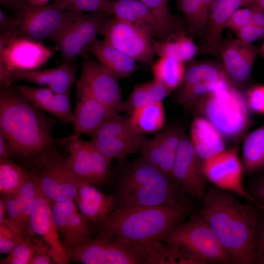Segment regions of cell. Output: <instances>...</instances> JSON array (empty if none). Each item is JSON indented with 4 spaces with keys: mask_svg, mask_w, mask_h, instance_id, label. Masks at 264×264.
Instances as JSON below:
<instances>
[{
    "mask_svg": "<svg viewBox=\"0 0 264 264\" xmlns=\"http://www.w3.org/2000/svg\"><path fill=\"white\" fill-rule=\"evenodd\" d=\"M91 140L107 157L124 162L140 151L144 137L132 127L130 116L113 113L92 135Z\"/></svg>",
    "mask_w": 264,
    "mask_h": 264,
    "instance_id": "8fae6325",
    "label": "cell"
},
{
    "mask_svg": "<svg viewBox=\"0 0 264 264\" xmlns=\"http://www.w3.org/2000/svg\"><path fill=\"white\" fill-rule=\"evenodd\" d=\"M4 200L7 219L9 222L24 234L22 228V212L20 198L16 192L5 196Z\"/></svg>",
    "mask_w": 264,
    "mask_h": 264,
    "instance_id": "f6af8a7d",
    "label": "cell"
},
{
    "mask_svg": "<svg viewBox=\"0 0 264 264\" xmlns=\"http://www.w3.org/2000/svg\"><path fill=\"white\" fill-rule=\"evenodd\" d=\"M50 0H27L28 2L33 4L42 5L48 3Z\"/></svg>",
    "mask_w": 264,
    "mask_h": 264,
    "instance_id": "91938a15",
    "label": "cell"
},
{
    "mask_svg": "<svg viewBox=\"0 0 264 264\" xmlns=\"http://www.w3.org/2000/svg\"><path fill=\"white\" fill-rule=\"evenodd\" d=\"M39 170L33 173L41 191L51 203L74 199L82 179L63 159L50 152L36 160Z\"/></svg>",
    "mask_w": 264,
    "mask_h": 264,
    "instance_id": "5bb4252c",
    "label": "cell"
},
{
    "mask_svg": "<svg viewBox=\"0 0 264 264\" xmlns=\"http://www.w3.org/2000/svg\"><path fill=\"white\" fill-rule=\"evenodd\" d=\"M201 81L210 84L230 82L223 66L212 61L198 62Z\"/></svg>",
    "mask_w": 264,
    "mask_h": 264,
    "instance_id": "ee69618b",
    "label": "cell"
},
{
    "mask_svg": "<svg viewBox=\"0 0 264 264\" xmlns=\"http://www.w3.org/2000/svg\"><path fill=\"white\" fill-rule=\"evenodd\" d=\"M202 162L183 132L172 175L184 194L198 199H203L207 190Z\"/></svg>",
    "mask_w": 264,
    "mask_h": 264,
    "instance_id": "ac0fdd59",
    "label": "cell"
},
{
    "mask_svg": "<svg viewBox=\"0 0 264 264\" xmlns=\"http://www.w3.org/2000/svg\"><path fill=\"white\" fill-rule=\"evenodd\" d=\"M183 133L179 128H174L158 132L152 138L144 137L140 151L141 156L164 173L172 175Z\"/></svg>",
    "mask_w": 264,
    "mask_h": 264,
    "instance_id": "7402d4cb",
    "label": "cell"
},
{
    "mask_svg": "<svg viewBox=\"0 0 264 264\" xmlns=\"http://www.w3.org/2000/svg\"><path fill=\"white\" fill-rule=\"evenodd\" d=\"M175 1L176 2V3H177L179 1V0H175Z\"/></svg>",
    "mask_w": 264,
    "mask_h": 264,
    "instance_id": "be15d7a7",
    "label": "cell"
},
{
    "mask_svg": "<svg viewBox=\"0 0 264 264\" xmlns=\"http://www.w3.org/2000/svg\"><path fill=\"white\" fill-rule=\"evenodd\" d=\"M77 69L74 62H65L46 69L15 71L8 75L5 86H11L14 81H24L49 88L56 93H70Z\"/></svg>",
    "mask_w": 264,
    "mask_h": 264,
    "instance_id": "ffe728a7",
    "label": "cell"
},
{
    "mask_svg": "<svg viewBox=\"0 0 264 264\" xmlns=\"http://www.w3.org/2000/svg\"><path fill=\"white\" fill-rule=\"evenodd\" d=\"M154 50L159 57H166L185 63L197 55L198 48L192 36L184 30L173 33L154 43Z\"/></svg>",
    "mask_w": 264,
    "mask_h": 264,
    "instance_id": "f1b7e54d",
    "label": "cell"
},
{
    "mask_svg": "<svg viewBox=\"0 0 264 264\" xmlns=\"http://www.w3.org/2000/svg\"><path fill=\"white\" fill-rule=\"evenodd\" d=\"M16 88L21 94L34 106L44 111L50 113L56 92L46 87L23 85L17 86Z\"/></svg>",
    "mask_w": 264,
    "mask_h": 264,
    "instance_id": "74e56055",
    "label": "cell"
},
{
    "mask_svg": "<svg viewBox=\"0 0 264 264\" xmlns=\"http://www.w3.org/2000/svg\"><path fill=\"white\" fill-rule=\"evenodd\" d=\"M15 18H13L0 9V35L14 34Z\"/></svg>",
    "mask_w": 264,
    "mask_h": 264,
    "instance_id": "816d5d0a",
    "label": "cell"
},
{
    "mask_svg": "<svg viewBox=\"0 0 264 264\" xmlns=\"http://www.w3.org/2000/svg\"><path fill=\"white\" fill-rule=\"evenodd\" d=\"M254 4L264 12V0H254Z\"/></svg>",
    "mask_w": 264,
    "mask_h": 264,
    "instance_id": "94428289",
    "label": "cell"
},
{
    "mask_svg": "<svg viewBox=\"0 0 264 264\" xmlns=\"http://www.w3.org/2000/svg\"><path fill=\"white\" fill-rule=\"evenodd\" d=\"M102 35L105 42L138 63L147 66L154 63V37L142 26L111 16Z\"/></svg>",
    "mask_w": 264,
    "mask_h": 264,
    "instance_id": "30bf717a",
    "label": "cell"
},
{
    "mask_svg": "<svg viewBox=\"0 0 264 264\" xmlns=\"http://www.w3.org/2000/svg\"><path fill=\"white\" fill-rule=\"evenodd\" d=\"M216 0H179L178 10L184 15L187 32L192 37L205 30L211 7Z\"/></svg>",
    "mask_w": 264,
    "mask_h": 264,
    "instance_id": "4dcf8cb0",
    "label": "cell"
},
{
    "mask_svg": "<svg viewBox=\"0 0 264 264\" xmlns=\"http://www.w3.org/2000/svg\"><path fill=\"white\" fill-rule=\"evenodd\" d=\"M172 175L157 168L141 156L122 176L117 191L119 207L163 204L190 206Z\"/></svg>",
    "mask_w": 264,
    "mask_h": 264,
    "instance_id": "277c9868",
    "label": "cell"
},
{
    "mask_svg": "<svg viewBox=\"0 0 264 264\" xmlns=\"http://www.w3.org/2000/svg\"><path fill=\"white\" fill-rule=\"evenodd\" d=\"M184 63L161 57L152 65L154 79L170 92L182 84L186 73Z\"/></svg>",
    "mask_w": 264,
    "mask_h": 264,
    "instance_id": "d6a6232c",
    "label": "cell"
},
{
    "mask_svg": "<svg viewBox=\"0 0 264 264\" xmlns=\"http://www.w3.org/2000/svg\"><path fill=\"white\" fill-rule=\"evenodd\" d=\"M254 3V0H216L204 30L203 50L212 55L220 54L222 33L232 15L237 9Z\"/></svg>",
    "mask_w": 264,
    "mask_h": 264,
    "instance_id": "603a6c76",
    "label": "cell"
},
{
    "mask_svg": "<svg viewBox=\"0 0 264 264\" xmlns=\"http://www.w3.org/2000/svg\"><path fill=\"white\" fill-rule=\"evenodd\" d=\"M112 0H54L65 10L72 12L103 13L110 15Z\"/></svg>",
    "mask_w": 264,
    "mask_h": 264,
    "instance_id": "8d00e7d4",
    "label": "cell"
},
{
    "mask_svg": "<svg viewBox=\"0 0 264 264\" xmlns=\"http://www.w3.org/2000/svg\"><path fill=\"white\" fill-rule=\"evenodd\" d=\"M237 38L246 44H253L264 38V27L254 23L249 24L235 32Z\"/></svg>",
    "mask_w": 264,
    "mask_h": 264,
    "instance_id": "c3c4849f",
    "label": "cell"
},
{
    "mask_svg": "<svg viewBox=\"0 0 264 264\" xmlns=\"http://www.w3.org/2000/svg\"><path fill=\"white\" fill-rule=\"evenodd\" d=\"M51 203L53 219L66 249L92 238L94 224L80 213L74 199Z\"/></svg>",
    "mask_w": 264,
    "mask_h": 264,
    "instance_id": "d6986e66",
    "label": "cell"
},
{
    "mask_svg": "<svg viewBox=\"0 0 264 264\" xmlns=\"http://www.w3.org/2000/svg\"><path fill=\"white\" fill-rule=\"evenodd\" d=\"M161 241L178 252L185 264H234L199 213L174 227Z\"/></svg>",
    "mask_w": 264,
    "mask_h": 264,
    "instance_id": "5b68a950",
    "label": "cell"
},
{
    "mask_svg": "<svg viewBox=\"0 0 264 264\" xmlns=\"http://www.w3.org/2000/svg\"><path fill=\"white\" fill-rule=\"evenodd\" d=\"M259 52L257 46L245 44L238 38L223 41L220 54L231 82L242 85L248 80Z\"/></svg>",
    "mask_w": 264,
    "mask_h": 264,
    "instance_id": "44dd1931",
    "label": "cell"
},
{
    "mask_svg": "<svg viewBox=\"0 0 264 264\" xmlns=\"http://www.w3.org/2000/svg\"><path fill=\"white\" fill-rule=\"evenodd\" d=\"M22 212V228L24 234L29 223V218L36 201V187L32 173H29L25 181L17 191Z\"/></svg>",
    "mask_w": 264,
    "mask_h": 264,
    "instance_id": "f35d334b",
    "label": "cell"
},
{
    "mask_svg": "<svg viewBox=\"0 0 264 264\" xmlns=\"http://www.w3.org/2000/svg\"><path fill=\"white\" fill-rule=\"evenodd\" d=\"M247 191L257 202L258 207L264 212V176L254 181Z\"/></svg>",
    "mask_w": 264,
    "mask_h": 264,
    "instance_id": "681fc988",
    "label": "cell"
},
{
    "mask_svg": "<svg viewBox=\"0 0 264 264\" xmlns=\"http://www.w3.org/2000/svg\"><path fill=\"white\" fill-rule=\"evenodd\" d=\"M218 83L210 84L200 81L189 88L181 89L178 96V101L185 106L195 105L199 101L213 91Z\"/></svg>",
    "mask_w": 264,
    "mask_h": 264,
    "instance_id": "60d3db41",
    "label": "cell"
},
{
    "mask_svg": "<svg viewBox=\"0 0 264 264\" xmlns=\"http://www.w3.org/2000/svg\"><path fill=\"white\" fill-rule=\"evenodd\" d=\"M113 113L106 106L90 96H77L73 113L75 133L91 136Z\"/></svg>",
    "mask_w": 264,
    "mask_h": 264,
    "instance_id": "484cf974",
    "label": "cell"
},
{
    "mask_svg": "<svg viewBox=\"0 0 264 264\" xmlns=\"http://www.w3.org/2000/svg\"><path fill=\"white\" fill-rule=\"evenodd\" d=\"M24 238V234L12 226L8 220L0 224V254H8Z\"/></svg>",
    "mask_w": 264,
    "mask_h": 264,
    "instance_id": "b9f144b4",
    "label": "cell"
},
{
    "mask_svg": "<svg viewBox=\"0 0 264 264\" xmlns=\"http://www.w3.org/2000/svg\"><path fill=\"white\" fill-rule=\"evenodd\" d=\"M29 173L9 160H0V192L4 196L17 192Z\"/></svg>",
    "mask_w": 264,
    "mask_h": 264,
    "instance_id": "e575fe53",
    "label": "cell"
},
{
    "mask_svg": "<svg viewBox=\"0 0 264 264\" xmlns=\"http://www.w3.org/2000/svg\"><path fill=\"white\" fill-rule=\"evenodd\" d=\"M246 102L252 111L264 113V85L252 87L247 94Z\"/></svg>",
    "mask_w": 264,
    "mask_h": 264,
    "instance_id": "7dc6e473",
    "label": "cell"
},
{
    "mask_svg": "<svg viewBox=\"0 0 264 264\" xmlns=\"http://www.w3.org/2000/svg\"><path fill=\"white\" fill-rule=\"evenodd\" d=\"M110 15L137 24L148 30L158 40L172 34L142 2L138 0H112Z\"/></svg>",
    "mask_w": 264,
    "mask_h": 264,
    "instance_id": "d4e9b609",
    "label": "cell"
},
{
    "mask_svg": "<svg viewBox=\"0 0 264 264\" xmlns=\"http://www.w3.org/2000/svg\"><path fill=\"white\" fill-rule=\"evenodd\" d=\"M253 17V23L264 27V12L256 5Z\"/></svg>",
    "mask_w": 264,
    "mask_h": 264,
    "instance_id": "9f6ffc18",
    "label": "cell"
},
{
    "mask_svg": "<svg viewBox=\"0 0 264 264\" xmlns=\"http://www.w3.org/2000/svg\"><path fill=\"white\" fill-rule=\"evenodd\" d=\"M195 105L226 138L238 139L250 126L246 98L230 82L220 83L216 89Z\"/></svg>",
    "mask_w": 264,
    "mask_h": 264,
    "instance_id": "8992f818",
    "label": "cell"
},
{
    "mask_svg": "<svg viewBox=\"0 0 264 264\" xmlns=\"http://www.w3.org/2000/svg\"><path fill=\"white\" fill-rule=\"evenodd\" d=\"M69 154L65 159L71 171L79 178L99 187L111 176L110 161L90 140L81 139L75 133L66 140Z\"/></svg>",
    "mask_w": 264,
    "mask_h": 264,
    "instance_id": "4fadbf2b",
    "label": "cell"
},
{
    "mask_svg": "<svg viewBox=\"0 0 264 264\" xmlns=\"http://www.w3.org/2000/svg\"><path fill=\"white\" fill-rule=\"evenodd\" d=\"M255 8L256 5L254 4L237 9L230 18L225 28H228L235 32L252 23Z\"/></svg>",
    "mask_w": 264,
    "mask_h": 264,
    "instance_id": "bcb514c9",
    "label": "cell"
},
{
    "mask_svg": "<svg viewBox=\"0 0 264 264\" xmlns=\"http://www.w3.org/2000/svg\"><path fill=\"white\" fill-rule=\"evenodd\" d=\"M55 50L42 42L13 35L0 47V84H5L7 76L18 70L39 69L54 55Z\"/></svg>",
    "mask_w": 264,
    "mask_h": 264,
    "instance_id": "2e32d148",
    "label": "cell"
},
{
    "mask_svg": "<svg viewBox=\"0 0 264 264\" xmlns=\"http://www.w3.org/2000/svg\"><path fill=\"white\" fill-rule=\"evenodd\" d=\"M74 199L80 213L91 222L99 225L112 212L116 197L104 193L81 179Z\"/></svg>",
    "mask_w": 264,
    "mask_h": 264,
    "instance_id": "cb8c5ba5",
    "label": "cell"
},
{
    "mask_svg": "<svg viewBox=\"0 0 264 264\" xmlns=\"http://www.w3.org/2000/svg\"><path fill=\"white\" fill-rule=\"evenodd\" d=\"M82 67L77 82V96H90L103 104L114 113L125 111V101L119 79L85 51L81 56Z\"/></svg>",
    "mask_w": 264,
    "mask_h": 264,
    "instance_id": "9c48e42d",
    "label": "cell"
},
{
    "mask_svg": "<svg viewBox=\"0 0 264 264\" xmlns=\"http://www.w3.org/2000/svg\"><path fill=\"white\" fill-rule=\"evenodd\" d=\"M54 262L49 255L40 247L35 251L29 264H51Z\"/></svg>",
    "mask_w": 264,
    "mask_h": 264,
    "instance_id": "f5cc1de1",
    "label": "cell"
},
{
    "mask_svg": "<svg viewBox=\"0 0 264 264\" xmlns=\"http://www.w3.org/2000/svg\"><path fill=\"white\" fill-rule=\"evenodd\" d=\"M7 220L6 206L3 198L0 199V224Z\"/></svg>",
    "mask_w": 264,
    "mask_h": 264,
    "instance_id": "6f0895ef",
    "label": "cell"
},
{
    "mask_svg": "<svg viewBox=\"0 0 264 264\" xmlns=\"http://www.w3.org/2000/svg\"><path fill=\"white\" fill-rule=\"evenodd\" d=\"M75 14L54 2L36 5L28 2L16 14L14 35L55 43Z\"/></svg>",
    "mask_w": 264,
    "mask_h": 264,
    "instance_id": "ba28073f",
    "label": "cell"
},
{
    "mask_svg": "<svg viewBox=\"0 0 264 264\" xmlns=\"http://www.w3.org/2000/svg\"><path fill=\"white\" fill-rule=\"evenodd\" d=\"M199 213L207 222L234 264H253L259 215L257 206L242 202L217 187L207 189Z\"/></svg>",
    "mask_w": 264,
    "mask_h": 264,
    "instance_id": "7a4b0ae2",
    "label": "cell"
},
{
    "mask_svg": "<svg viewBox=\"0 0 264 264\" xmlns=\"http://www.w3.org/2000/svg\"><path fill=\"white\" fill-rule=\"evenodd\" d=\"M70 93H56L50 114L64 124L73 123Z\"/></svg>",
    "mask_w": 264,
    "mask_h": 264,
    "instance_id": "7bdbcfd3",
    "label": "cell"
},
{
    "mask_svg": "<svg viewBox=\"0 0 264 264\" xmlns=\"http://www.w3.org/2000/svg\"><path fill=\"white\" fill-rule=\"evenodd\" d=\"M254 264H264V255L255 254Z\"/></svg>",
    "mask_w": 264,
    "mask_h": 264,
    "instance_id": "680465c9",
    "label": "cell"
},
{
    "mask_svg": "<svg viewBox=\"0 0 264 264\" xmlns=\"http://www.w3.org/2000/svg\"><path fill=\"white\" fill-rule=\"evenodd\" d=\"M39 247L33 241L24 235V239L8 254L1 264H29L35 251Z\"/></svg>",
    "mask_w": 264,
    "mask_h": 264,
    "instance_id": "ab89813d",
    "label": "cell"
},
{
    "mask_svg": "<svg viewBox=\"0 0 264 264\" xmlns=\"http://www.w3.org/2000/svg\"><path fill=\"white\" fill-rule=\"evenodd\" d=\"M27 2V0H0L1 6L12 11L15 14Z\"/></svg>",
    "mask_w": 264,
    "mask_h": 264,
    "instance_id": "db71d44e",
    "label": "cell"
},
{
    "mask_svg": "<svg viewBox=\"0 0 264 264\" xmlns=\"http://www.w3.org/2000/svg\"><path fill=\"white\" fill-rule=\"evenodd\" d=\"M130 121L140 133H158L163 128L165 114L163 102L142 106L131 111Z\"/></svg>",
    "mask_w": 264,
    "mask_h": 264,
    "instance_id": "f546056e",
    "label": "cell"
},
{
    "mask_svg": "<svg viewBox=\"0 0 264 264\" xmlns=\"http://www.w3.org/2000/svg\"><path fill=\"white\" fill-rule=\"evenodd\" d=\"M110 16L103 13L75 12L73 20L54 43L63 63L74 62L81 56L98 35L102 34Z\"/></svg>",
    "mask_w": 264,
    "mask_h": 264,
    "instance_id": "9a60e30c",
    "label": "cell"
},
{
    "mask_svg": "<svg viewBox=\"0 0 264 264\" xmlns=\"http://www.w3.org/2000/svg\"><path fill=\"white\" fill-rule=\"evenodd\" d=\"M191 213V206L185 205L118 207L99 225L120 241L149 253L156 264H165L167 246L162 239Z\"/></svg>",
    "mask_w": 264,
    "mask_h": 264,
    "instance_id": "6da1fadb",
    "label": "cell"
},
{
    "mask_svg": "<svg viewBox=\"0 0 264 264\" xmlns=\"http://www.w3.org/2000/svg\"><path fill=\"white\" fill-rule=\"evenodd\" d=\"M11 86L0 88V133L10 153L37 159L52 151L54 121Z\"/></svg>",
    "mask_w": 264,
    "mask_h": 264,
    "instance_id": "3957f363",
    "label": "cell"
},
{
    "mask_svg": "<svg viewBox=\"0 0 264 264\" xmlns=\"http://www.w3.org/2000/svg\"><path fill=\"white\" fill-rule=\"evenodd\" d=\"M259 51L262 56L264 57V42L262 44L260 48L259 49Z\"/></svg>",
    "mask_w": 264,
    "mask_h": 264,
    "instance_id": "6125c7cd",
    "label": "cell"
},
{
    "mask_svg": "<svg viewBox=\"0 0 264 264\" xmlns=\"http://www.w3.org/2000/svg\"><path fill=\"white\" fill-rule=\"evenodd\" d=\"M10 153L8 144L4 136L0 133V160H9Z\"/></svg>",
    "mask_w": 264,
    "mask_h": 264,
    "instance_id": "11a10c76",
    "label": "cell"
},
{
    "mask_svg": "<svg viewBox=\"0 0 264 264\" xmlns=\"http://www.w3.org/2000/svg\"><path fill=\"white\" fill-rule=\"evenodd\" d=\"M202 169L206 179L217 187L235 193L258 207L243 184L244 172L238 147L225 149L203 161Z\"/></svg>",
    "mask_w": 264,
    "mask_h": 264,
    "instance_id": "e0dca14e",
    "label": "cell"
},
{
    "mask_svg": "<svg viewBox=\"0 0 264 264\" xmlns=\"http://www.w3.org/2000/svg\"><path fill=\"white\" fill-rule=\"evenodd\" d=\"M170 92L154 79L136 85L125 101V111L151 103L163 102Z\"/></svg>",
    "mask_w": 264,
    "mask_h": 264,
    "instance_id": "836d02e7",
    "label": "cell"
},
{
    "mask_svg": "<svg viewBox=\"0 0 264 264\" xmlns=\"http://www.w3.org/2000/svg\"><path fill=\"white\" fill-rule=\"evenodd\" d=\"M173 33L184 30V23L170 11L169 0H138Z\"/></svg>",
    "mask_w": 264,
    "mask_h": 264,
    "instance_id": "d590c367",
    "label": "cell"
},
{
    "mask_svg": "<svg viewBox=\"0 0 264 264\" xmlns=\"http://www.w3.org/2000/svg\"><path fill=\"white\" fill-rule=\"evenodd\" d=\"M70 262L83 264H154L148 253L103 230L95 238L66 249Z\"/></svg>",
    "mask_w": 264,
    "mask_h": 264,
    "instance_id": "52a82bcc",
    "label": "cell"
},
{
    "mask_svg": "<svg viewBox=\"0 0 264 264\" xmlns=\"http://www.w3.org/2000/svg\"><path fill=\"white\" fill-rule=\"evenodd\" d=\"M242 163L243 172L251 174L264 169V124L244 139Z\"/></svg>",
    "mask_w": 264,
    "mask_h": 264,
    "instance_id": "1f68e13d",
    "label": "cell"
},
{
    "mask_svg": "<svg viewBox=\"0 0 264 264\" xmlns=\"http://www.w3.org/2000/svg\"><path fill=\"white\" fill-rule=\"evenodd\" d=\"M86 51L119 79L130 77L139 68L134 60L97 38Z\"/></svg>",
    "mask_w": 264,
    "mask_h": 264,
    "instance_id": "4316f807",
    "label": "cell"
},
{
    "mask_svg": "<svg viewBox=\"0 0 264 264\" xmlns=\"http://www.w3.org/2000/svg\"><path fill=\"white\" fill-rule=\"evenodd\" d=\"M262 211L263 214H259L256 228L255 255H264V212Z\"/></svg>",
    "mask_w": 264,
    "mask_h": 264,
    "instance_id": "f907efd6",
    "label": "cell"
},
{
    "mask_svg": "<svg viewBox=\"0 0 264 264\" xmlns=\"http://www.w3.org/2000/svg\"><path fill=\"white\" fill-rule=\"evenodd\" d=\"M32 173L36 187V201L24 235L31 239L37 237L32 240L49 255L54 263L68 264L70 261L68 254L61 242L53 219L51 203L41 191Z\"/></svg>",
    "mask_w": 264,
    "mask_h": 264,
    "instance_id": "7c38bea8",
    "label": "cell"
},
{
    "mask_svg": "<svg viewBox=\"0 0 264 264\" xmlns=\"http://www.w3.org/2000/svg\"><path fill=\"white\" fill-rule=\"evenodd\" d=\"M190 134V141L202 161L225 149L224 137L205 117H198L193 121Z\"/></svg>",
    "mask_w": 264,
    "mask_h": 264,
    "instance_id": "83f0119b",
    "label": "cell"
}]
</instances>
